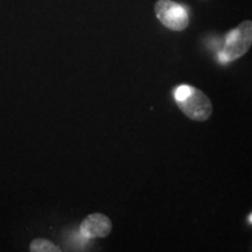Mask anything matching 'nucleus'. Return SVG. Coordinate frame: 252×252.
I'll return each mask as SVG.
<instances>
[{"label":"nucleus","mask_w":252,"mask_h":252,"mask_svg":"<svg viewBox=\"0 0 252 252\" xmlns=\"http://www.w3.org/2000/svg\"><path fill=\"white\" fill-rule=\"evenodd\" d=\"M30 250L32 252H60L61 249H59L48 239L36 238L31 243Z\"/></svg>","instance_id":"nucleus-5"},{"label":"nucleus","mask_w":252,"mask_h":252,"mask_svg":"<svg viewBox=\"0 0 252 252\" xmlns=\"http://www.w3.org/2000/svg\"><path fill=\"white\" fill-rule=\"evenodd\" d=\"M174 98L179 109L191 121L206 122L212 116V100L197 88L187 84L179 86L174 91Z\"/></svg>","instance_id":"nucleus-1"},{"label":"nucleus","mask_w":252,"mask_h":252,"mask_svg":"<svg viewBox=\"0 0 252 252\" xmlns=\"http://www.w3.org/2000/svg\"><path fill=\"white\" fill-rule=\"evenodd\" d=\"M80 229L86 238H104L111 232L112 223L104 214L94 213L83 220Z\"/></svg>","instance_id":"nucleus-4"},{"label":"nucleus","mask_w":252,"mask_h":252,"mask_svg":"<svg viewBox=\"0 0 252 252\" xmlns=\"http://www.w3.org/2000/svg\"><path fill=\"white\" fill-rule=\"evenodd\" d=\"M252 46V21L244 20L225 35L224 46L220 53L222 62H231L241 59Z\"/></svg>","instance_id":"nucleus-2"},{"label":"nucleus","mask_w":252,"mask_h":252,"mask_svg":"<svg viewBox=\"0 0 252 252\" xmlns=\"http://www.w3.org/2000/svg\"><path fill=\"white\" fill-rule=\"evenodd\" d=\"M158 20L173 32H182L189 25V14L185 6L173 0H158L154 5Z\"/></svg>","instance_id":"nucleus-3"}]
</instances>
